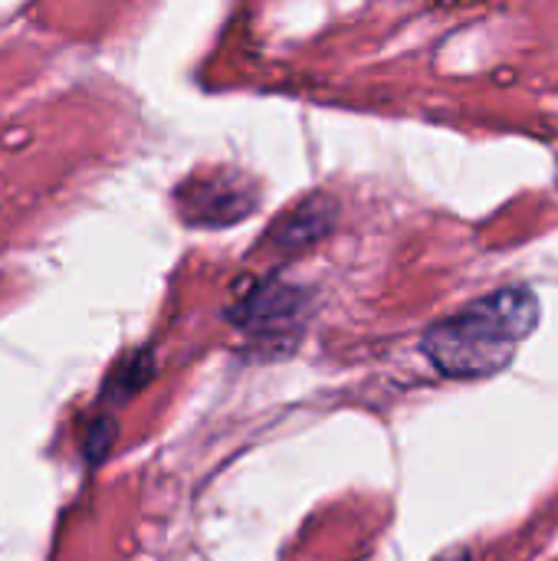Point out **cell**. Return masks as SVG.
Here are the masks:
<instances>
[{"label":"cell","instance_id":"4","mask_svg":"<svg viewBox=\"0 0 558 561\" xmlns=\"http://www.w3.org/2000/svg\"><path fill=\"white\" fill-rule=\"evenodd\" d=\"M335 217H339L335 201L326 194H312L273 220L266 243L280 253H303L316 247L322 237H329V230L335 227Z\"/></svg>","mask_w":558,"mask_h":561},{"label":"cell","instance_id":"1","mask_svg":"<svg viewBox=\"0 0 558 561\" xmlns=\"http://www.w3.org/2000/svg\"><path fill=\"white\" fill-rule=\"evenodd\" d=\"M539 325V299L526 286L497 289L424 335V355L447 378H490Z\"/></svg>","mask_w":558,"mask_h":561},{"label":"cell","instance_id":"3","mask_svg":"<svg viewBox=\"0 0 558 561\" xmlns=\"http://www.w3.org/2000/svg\"><path fill=\"white\" fill-rule=\"evenodd\" d=\"M303 309L306 299L299 289L283 283H260L240 299V306L234 309V322L253 335H276L289 332L303 319Z\"/></svg>","mask_w":558,"mask_h":561},{"label":"cell","instance_id":"5","mask_svg":"<svg viewBox=\"0 0 558 561\" xmlns=\"http://www.w3.org/2000/svg\"><path fill=\"white\" fill-rule=\"evenodd\" d=\"M151 371H155L151 355H148V352H138V355H132L125 365H118V371H115L112 381H109V391H112L115 398H132V394L151 378Z\"/></svg>","mask_w":558,"mask_h":561},{"label":"cell","instance_id":"7","mask_svg":"<svg viewBox=\"0 0 558 561\" xmlns=\"http://www.w3.org/2000/svg\"><path fill=\"white\" fill-rule=\"evenodd\" d=\"M437 561H470V556L464 549H454V552H444Z\"/></svg>","mask_w":558,"mask_h":561},{"label":"cell","instance_id":"2","mask_svg":"<svg viewBox=\"0 0 558 561\" xmlns=\"http://www.w3.org/2000/svg\"><path fill=\"white\" fill-rule=\"evenodd\" d=\"M260 191L240 174L217 171L181 187V214L197 227H227L253 214Z\"/></svg>","mask_w":558,"mask_h":561},{"label":"cell","instance_id":"6","mask_svg":"<svg viewBox=\"0 0 558 561\" xmlns=\"http://www.w3.org/2000/svg\"><path fill=\"white\" fill-rule=\"evenodd\" d=\"M112 440H115V421H112V417H102V421L92 427V434H89L86 457H89L92 463H99V460L105 457V450L112 447Z\"/></svg>","mask_w":558,"mask_h":561}]
</instances>
